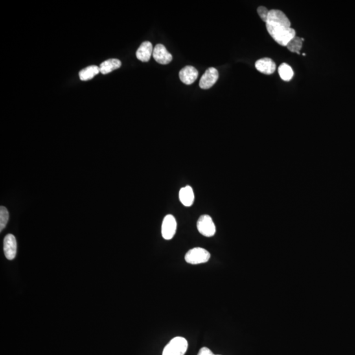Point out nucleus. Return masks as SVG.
Masks as SVG:
<instances>
[{
    "instance_id": "f3484780",
    "label": "nucleus",
    "mask_w": 355,
    "mask_h": 355,
    "mask_svg": "<svg viewBox=\"0 0 355 355\" xmlns=\"http://www.w3.org/2000/svg\"><path fill=\"white\" fill-rule=\"evenodd\" d=\"M9 212L4 206L0 207V232L6 227L9 220Z\"/></svg>"
},
{
    "instance_id": "1a4fd4ad",
    "label": "nucleus",
    "mask_w": 355,
    "mask_h": 355,
    "mask_svg": "<svg viewBox=\"0 0 355 355\" xmlns=\"http://www.w3.org/2000/svg\"><path fill=\"white\" fill-rule=\"evenodd\" d=\"M199 72L196 68L192 66H186L179 72V77L182 82L185 84H193L198 77Z\"/></svg>"
},
{
    "instance_id": "6e6552de",
    "label": "nucleus",
    "mask_w": 355,
    "mask_h": 355,
    "mask_svg": "<svg viewBox=\"0 0 355 355\" xmlns=\"http://www.w3.org/2000/svg\"><path fill=\"white\" fill-rule=\"evenodd\" d=\"M153 57L155 60L161 65H167L172 60V55L167 51L163 45H157L153 49Z\"/></svg>"
},
{
    "instance_id": "6ab92c4d",
    "label": "nucleus",
    "mask_w": 355,
    "mask_h": 355,
    "mask_svg": "<svg viewBox=\"0 0 355 355\" xmlns=\"http://www.w3.org/2000/svg\"><path fill=\"white\" fill-rule=\"evenodd\" d=\"M197 355H216L212 353L211 350L207 347H203L199 350L198 354ZM219 355V354H218Z\"/></svg>"
},
{
    "instance_id": "9b49d317",
    "label": "nucleus",
    "mask_w": 355,
    "mask_h": 355,
    "mask_svg": "<svg viewBox=\"0 0 355 355\" xmlns=\"http://www.w3.org/2000/svg\"><path fill=\"white\" fill-rule=\"evenodd\" d=\"M153 48L152 43L150 41H146L142 43L138 48L137 58L142 62H148L150 61L151 57L153 56Z\"/></svg>"
},
{
    "instance_id": "9d476101",
    "label": "nucleus",
    "mask_w": 355,
    "mask_h": 355,
    "mask_svg": "<svg viewBox=\"0 0 355 355\" xmlns=\"http://www.w3.org/2000/svg\"><path fill=\"white\" fill-rule=\"evenodd\" d=\"M255 68L258 71L265 74H271L275 72L276 65L273 59L264 58L256 61Z\"/></svg>"
},
{
    "instance_id": "aec40b11",
    "label": "nucleus",
    "mask_w": 355,
    "mask_h": 355,
    "mask_svg": "<svg viewBox=\"0 0 355 355\" xmlns=\"http://www.w3.org/2000/svg\"><path fill=\"white\" fill-rule=\"evenodd\" d=\"M302 56H306V54H302Z\"/></svg>"
},
{
    "instance_id": "a211bd4d",
    "label": "nucleus",
    "mask_w": 355,
    "mask_h": 355,
    "mask_svg": "<svg viewBox=\"0 0 355 355\" xmlns=\"http://www.w3.org/2000/svg\"><path fill=\"white\" fill-rule=\"evenodd\" d=\"M269 12L270 11L268 10V9L265 8V7L260 6L257 8L258 15H259L260 19L265 23H266L267 19H268Z\"/></svg>"
},
{
    "instance_id": "423d86ee",
    "label": "nucleus",
    "mask_w": 355,
    "mask_h": 355,
    "mask_svg": "<svg viewBox=\"0 0 355 355\" xmlns=\"http://www.w3.org/2000/svg\"><path fill=\"white\" fill-rule=\"evenodd\" d=\"M218 77V72L215 68L210 67L201 78L200 81H199V87L201 89H209L215 84Z\"/></svg>"
},
{
    "instance_id": "4468645a",
    "label": "nucleus",
    "mask_w": 355,
    "mask_h": 355,
    "mask_svg": "<svg viewBox=\"0 0 355 355\" xmlns=\"http://www.w3.org/2000/svg\"><path fill=\"white\" fill-rule=\"evenodd\" d=\"M100 72V67L96 65H91L79 72V77L81 80L87 81L91 80Z\"/></svg>"
},
{
    "instance_id": "f03ea898",
    "label": "nucleus",
    "mask_w": 355,
    "mask_h": 355,
    "mask_svg": "<svg viewBox=\"0 0 355 355\" xmlns=\"http://www.w3.org/2000/svg\"><path fill=\"white\" fill-rule=\"evenodd\" d=\"M188 341L183 337H176L164 348L163 355H184L187 351Z\"/></svg>"
},
{
    "instance_id": "2eb2a0df",
    "label": "nucleus",
    "mask_w": 355,
    "mask_h": 355,
    "mask_svg": "<svg viewBox=\"0 0 355 355\" xmlns=\"http://www.w3.org/2000/svg\"><path fill=\"white\" fill-rule=\"evenodd\" d=\"M278 73L280 74V78L287 82L291 80L293 77V74H294L292 68L286 63H282L280 65L278 68Z\"/></svg>"
},
{
    "instance_id": "39448f33",
    "label": "nucleus",
    "mask_w": 355,
    "mask_h": 355,
    "mask_svg": "<svg viewBox=\"0 0 355 355\" xmlns=\"http://www.w3.org/2000/svg\"><path fill=\"white\" fill-rule=\"evenodd\" d=\"M177 223L176 218L172 214L164 217L162 224L161 233L164 240H170L176 234Z\"/></svg>"
},
{
    "instance_id": "f8f14e48",
    "label": "nucleus",
    "mask_w": 355,
    "mask_h": 355,
    "mask_svg": "<svg viewBox=\"0 0 355 355\" xmlns=\"http://www.w3.org/2000/svg\"><path fill=\"white\" fill-rule=\"evenodd\" d=\"M194 193L192 187L189 186L181 188L179 193L181 202L186 207H190L194 202Z\"/></svg>"
},
{
    "instance_id": "20e7f679",
    "label": "nucleus",
    "mask_w": 355,
    "mask_h": 355,
    "mask_svg": "<svg viewBox=\"0 0 355 355\" xmlns=\"http://www.w3.org/2000/svg\"><path fill=\"white\" fill-rule=\"evenodd\" d=\"M197 228L199 233L205 237H212L216 233L215 225L211 217L203 214L199 217L197 223Z\"/></svg>"
},
{
    "instance_id": "0eeeda50",
    "label": "nucleus",
    "mask_w": 355,
    "mask_h": 355,
    "mask_svg": "<svg viewBox=\"0 0 355 355\" xmlns=\"http://www.w3.org/2000/svg\"><path fill=\"white\" fill-rule=\"evenodd\" d=\"M4 251L8 260L14 259L17 255V243L16 238L13 234L6 235L4 240Z\"/></svg>"
},
{
    "instance_id": "f257e3e1",
    "label": "nucleus",
    "mask_w": 355,
    "mask_h": 355,
    "mask_svg": "<svg viewBox=\"0 0 355 355\" xmlns=\"http://www.w3.org/2000/svg\"><path fill=\"white\" fill-rule=\"evenodd\" d=\"M266 26L272 38L282 46H286L296 36L295 30L291 28L290 21L282 11L270 10Z\"/></svg>"
},
{
    "instance_id": "ddd939ff",
    "label": "nucleus",
    "mask_w": 355,
    "mask_h": 355,
    "mask_svg": "<svg viewBox=\"0 0 355 355\" xmlns=\"http://www.w3.org/2000/svg\"><path fill=\"white\" fill-rule=\"evenodd\" d=\"M121 62L118 59H110L103 62L99 67H100L101 73L107 74L116 69H119L121 67Z\"/></svg>"
},
{
    "instance_id": "dca6fc26",
    "label": "nucleus",
    "mask_w": 355,
    "mask_h": 355,
    "mask_svg": "<svg viewBox=\"0 0 355 355\" xmlns=\"http://www.w3.org/2000/svg\"><path fill=\"white\" fill-rule=\"evenodd\" d=\"M304 39L299 38V37L295 36L287 45L286 47L291 52L296 53V54H300V50H301L302 42Z\"/></svg>"
},
{
    "instance_id": "7ed1b4c3",
    "label": "nucleus",
    "mask_w": 355,
    "mask_h": 355,
    "mask_svg": "<svg viewBox=\"0 0 355 355\" xmlns=\"http://www.w3.org/2000/svg\"><path fill=\"white\" fill-rule=\"evenodd\" d=\"M210 254L207 250L201 247H195L186 253L185 260L191 264H202L209 261Z\"/></svg>"
}]
</instances>
